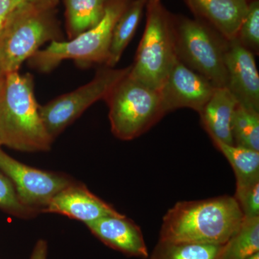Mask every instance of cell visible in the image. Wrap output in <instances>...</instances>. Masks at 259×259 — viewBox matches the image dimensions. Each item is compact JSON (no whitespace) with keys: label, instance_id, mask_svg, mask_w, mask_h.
I'll use <instances>...</instances> for the list:
<instances>
[{"label":"cell","instance_id":"obj_24","mask_svg":"<svg viewBox=\"0 0 259 259\" xmlns=\"http://www.w3.org/2000/svg\"><path fill=\"white\" fill-rule=\"evenodd\" d=\"M234 198L244 218L259 217V178L236 184Z\"/></svg>","mask_w":259,"mask_h":259},{"label":"cell","instance_id":"obj_11","mask_svg":"<svg viewBox=\"0 0 259 259\" xmlns=\"http://www.w3.org/2000/svg\"><path fill=\"white\" fill-rule=\"evenodd\" d=\"M225 62L226 88L238 104L259 112V75L254 54L236 37L228 40Z\"/></svg>","mask_w":259,"mask_h":259},{"label":"cell","instance_id":"obj_26","mask_svg":"<svg viewBox=\"0 0 259 259\" xmlns=\"http://www.w3.org/2000/svg\"><path fill=\"white\" fill-rule=\"evenodd\" d=\"M48 246L47 242L40 240L37 242L30 259H47Z\"/></svg>","mask_w":259,"mask_h":259},{"label":"cell","instance_id":"obj_27","mask_svg":"<svg viewBox=\"0 0 259 259\" xmlns=\"http://www.w3.org/2000/svg\"><path fill=\"white\" fill-rule=\"evenodd\" d=\"M246 259H259V253H255V254L252 255V256H250L249 258Z\"/></svg>","mask_w":259,"mask_h":259},{"label":"cell","instance_id":"obj_19","mask_svg":"<svg viewBox=\"0 0 259 259\" xmlns=\"http://www.w3.org/2000/svg\"><path fill=\"white\" fill-rule=\"evenodd\" d=\"M223 246L158 240L150 259H220Z\"/></svg>","mask_w":259,"mask_h":259},{"label":"cell","instance_id":"obj_12","mask_svg":"<svg viewBox=\"0 0 259 259\" xmlns=\"http://www.w3.org/2000/svg\"><path fill=\"white\" fill-rule=\"evenodd\" d=\"M42 213L63 214L85 225L105 216L120 214L76 181L56 194Z\"/></svg>","mask_w":259,"mask_h":259},{"label":"cell","instance_id":"obj_5","mask_svg":"<svg viewBox=\"0 0 259 259\" xmlns=\"http://www.w3.org/2000/svg\"><path fill=\"white\" fill-rule=\"evenodd\" d=\"M130 2L108 0L105 14L95 26L67 41L51 42L49 47L37 51L28 59L29 64L40 72L47 73L67 59H72L81 66L105 64L114 26Z\"/></svg>","mask_w":259,"mask_h":259},{"label":"cell","instance_id":"obj_7","mask_svg":"<svg viewBox=\"0 0 259 259\" xmlns=\"http://www.w3.org/2000/svg\"><path fill=\"white\" fill-rule=\"evenodd\" d=\"M173 26L178 59L215 88H226L228 40L199 20L173 19Z\"/></svg>","mask_w":259,"mask_h":259},{"label":"cell","instance_id":"obj_13","mask_svg":"<svg viewBox=\"0 0 259 259\" xmlns=\"http://www.w3.org/2000/svg\"><path fill=\"white\" fill-rule=\"evenodd\" d=\"M104 243L138 258H148L147 246L141 228L124 214L105 216L86 225Z\"/></svg>","mask_w":259,"mask_h":259},{"label":"cell","instance_id":"obj_25","mask_svg":"<svg viewBox=\"0 0 259 259\" xmlns=\"http://www.w3.org/2000/svg\"><path fill=\"white\" fill-rule=\"evenodd\" d=\"M28 1L30 0H0V29L15 10Z\"/></svg>","mask_w":259,"mask_h":259},{"label":"cell","instance_id":"obj_16","mask_svg":"<svg viewBox=\"0 0 259 259\" xmlns=\"http://www.w3.org/2000/svg\"><path fill=\"white\" fill-rule=\"evenodd\" d=\"M148 1L134 0L130 2L116 22L112 30L108 58L105 64L107 67H115L120 60L124 51L136 33Z\"/></svg>","mask_w":259,"mask_h":259},{"label":"cell","instance_id":"obj_17","mask_svg":"<svg viewBox=\"0 0 259 259\" xmlns=\"http://www.w3.org/2000/svg\"><path fill=\"white\" fill-rule=\"evenodd\" d=\"M108 0H64L69 39L93 28L105 14Z\"/></svg>","mask_w":259,"mask_h":259},{"label":"cell","instance_id":"obj_1","mask_svg":"<svg viewBox=\"0 0 259 259\" xmlns=\"http://www.w3.org/2000/svg\"><path fill=\"white\" fill-rule=\"evenodd\" d=\"M243 218L238 202L231 196L182 201L163 217L159 240L225 245L241 226Z\"/></svg>","mask_w":259,"mask_h":259},{"label":"cell","instance_id":"obj_6","mask_svg":"<svg viewBox=\"0 0 259 259\" xmlns=\"http://www.w3.org/2000/svg\"><path fill=\"white\" fill-rule=\"evenodd\" d=\"M105 100L112 134L122 141L142 136L166 115L159 92L133 79L129 74Z\"/></svg>","mask_w":259,"mask_h":259},{"label":"cell","instance_id":"obj_8","mask_svg":"<svg viewBox=\"0 0 259 259\" xmlns=\"http://www.w3.org/2000/svg\"><path fill=\"white\" fill-rule=\"evenodd\" d=\"M132 65L122 69H99L90 82L39 106V113L48 134L54 140L99 100L106 99L121 80L131 72Z\"/></svg>","mask_w":259,"mask_h":259},{"label":"cell","instance_id":"obj_15","mask_svg":"<svg viewBox=\"0 0 259 259\" xmlns=\"http://www.w3.org/2000/svg\"><path fill=\"white\" fill-rule=\"evenodd\" d=\"M237 104L236 97L228 88H216L199 112L202 125L213 142L233 144L231 124Z\"/></svg>","mask_w":259,"mask_h":259},{"label":"cell","instance_id":"obj_3","mask_svg":"<svg viewBox=\"0 0 259 259\" xmlns=\"http://www.w3.org/2000/svg\"><path fill=\"white\" fill-rule=\"evenodd\" d=\"M58 0H30L15 10L0 29V76L18 71L48 41L63 40L54 15Z\"/></svg>","mask_w":259,"mask_h":259},{"label":"cell","instance_id":"obj_28","mask_svg":"<svg viewBox=\"0 0 259 259\" xmlns=\"http://www.w3.org/2000/svg\"><path fill=\"white\" fill-rule=\"evenodd\" d=\"M2 77H3V76H0V79H1Z\"/></svg>","mask_w":259,"mask_h":259},{"label":"cell","instance_id":"obj_20","mask_svg":"<svg viewBox=\"0 0 259 259\" xmlns=\"http://www.w3.org/2000/svg\"><path fill=\"white\" fill-rule=\"evenodd\" d=\"M213 144L231 165L236 184L259 178V151L219 141H214Z\"/></svg>","mask_w":259,"mask_h":259},{"label":"cell","instance_id":"obj_22","mask_svg":"<svg viewBox=\"0 0 259 259\" xmlns=\"http://www.w3.org/2000/svg\"><path fill=\"white\" fill-rule=\"evenodd\" d=\"M0 209L8 214L22 218L30 219L39 214L27 206L19 199L18 194L11 181L0 171Z\"/></svg>","mask_w":259,"mask_h":259},{"label":"cell","instance_id":"obj_10","mask_svg":"<svg viewBox=\"0 0 259 259\" xmlns=\"http://www.w3.org/2000/svg\"><path fill=\"white\" fill-rule=\"evenodd\" d=\"M215 88L178 59L158 92L166 114L180 108L192 109L199 113Z\"/></svg>","mask_w":259,"mask_h":259},{"label":"cell","instance_id":"obj_2","mask_svg":"<svg viewBox=\"0 0 259 259\" xmlns=\"http://www.w3.org/2000/svg\"><path fill=\"white\" fill-rule=\"evenodd\" d=\"M54 140L44 125L31 75L19 71L0 79V146L23 152L50 150Z\"/></svg>","mask_w":259,"mask_h":259},{"label":"cell","instance_id":"obj_23","mask_svg":"<svg viewBox=\"0 0 259 259\" xmlns=\"http://www.w3.org/2000/svg\"><path fill=\"white\" fill-rule=\"evenodd\" d=\"M236 38L253 54L259 51V3L253 0L248 4V10L242 22Z\"/></svg>","mask_w":259,"mask_h":259},{"label":"cell","instance_id":"obj_14","mask_svg":"<svg viewBox=\"0 0 259 259\" xmlns=\"http://www.w3.org/2000/svg\"><path fill=\"white\" fill-rule=\"evenodd\" d=\"M195 14L227 40L236 38L248 10L247 0H187Z\"/></svg>","mask_w":259,"mask_h":259},{"label":"cell","instance_id":"obj_18","mask_svg":"<svg viewBox=\"0 0 259 259\" xmlns=\"http://www.w3.org/2000/svg\"><path fill=\"white\" fill-rule=\"evenodd\" d=\"M259 253V217L243 218L241 226L223 246L220 259H246Z\"/></svg>","mask_w":259,"mask_h":259},{"label":"cell","instance_id":"obj_21","mask_svg":"<svg viewBox=\"0 0 259 259\" xmlns=\"http://www.w3.org/2000/svg\"><path fill=\"white\" fill-rule=\"evenodd\" d=\"M231 133L233 144L259 151V112L237 104Z\"/></svg>","mask_w":259,"mask_h":259},{"label":"cell","instance_id":"obj_9","mask_svg":"<svg viewBox=\"0 0 259 259\" xmlns=\"http://www.w3.org/2000/svg\"><path fill=\"white\" fill-rule=\"evenodd\" d=\"M0 171L11 181L22 203L38 213L44 212L56 194L75 182L64 174L27 166L7 154L1 146Z\"/></svg>","mask_w":259,"mask_h":259},{"label":"cell","instance_id":"obj_4","mask_svg":"<svg viewBox=\"0 0 259 259\" xmlns=\"http://www.w3.org/2000/svg\"><path fill=\"white\" fill-rule=\"evenodd\" d=\"M146 28L129 76L159 90L178 57L173 19L161 0H148Z\"/></svg>","mask_w":259,"mask_h":259}]
</instances>
